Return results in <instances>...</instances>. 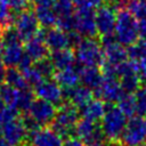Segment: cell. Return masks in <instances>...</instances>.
Masks as SVG:
<instances>
[{
    "label": "cell",
    "instance_id": "cell-12",
    "mask_svg": "<svg viewBox=\"0 0 146 146\" xmlns=\"http://www.w3.org/2000/svg\"><path fill=\"white\" fill-rule=\"evenodd\" d=\"M34 94L38 98L52 103L54 105H60L65 102L63 88L54 79H44L34 88Z\"/></svg>",
    "mask_w": 146,
    "mask_h": 146
},
{
    "label": "cell",
    "instance_id": "cell-3",
    "mask_svg": "<svg viewBox=\"0 0 146 146\" xmlns=\"http://www.w3.org/2000/svg\"><path fill=\"white\" fill-rule=\"evenodd\" d=\"M127 117L128 116L119 108V106L107 105L106 113L100 121L104 138H106L110 143L120 141L128 122Z\"/></svg>",
    "mask_w": 146,
    "mask_h": 146
},
{
    "label": "cell",
    "instance_id": "cell-23",
    "mask_svg": "<svg viewBox=\"0 0 146 146\" xmlns=\"http://www.w3.org/2000/svg\"><path fill=\"white\" fill-rule=\"evenodd\" d=\"M54 80L63 88V90L76 87L80 83V73L75 67H68L60 71H56L54 74Z\"/></svg>",
    "mask_w": 146,
    "mask_h": 146
},
{
    "label": "cell",
    "instance_id": "cell-5",
    "mask_svg": "<svg viewBox=\"0 0 146 146\" xmlns=\"http://www.w3.org/2000/svg\"><path fill=\"white\" fill-rule=\"evenodd\" d=\"M123 146H140L146 143V119L140 115L130 117L121 140Z\"/></svg>",
    "mask_w": 146,
    "mask_h": 146
},
{
    "label": "cell",
    "instance_id": "cell-25",
    "mask_svg": "<svg viewBox=\"0 0 146 146\" xmlns=\"http://www.w3.org/2000/svg\"><path fill=\"white\" fill-rule=\"evenodd\" d=\"M115 8L116 10L127 9L137 21L146 18V0H121Z\"/></svg>",
    "mask_w": 146,
    "mask_h": 146
},
{
    "label": "cell",
    "instance_id": "cell-21",
    "mask_svg": "<svg viewBox=\"0 0 146 146\" xmlns=\"http://www.w3.org/2000/svg\"><path fill=\"white\" fill-rule=\"evenodd\" d=\"M80 73V82L87 88L91 89L94 92L99 88L104 74L100 67H81L79 70Z\"/></svg>",
    "mask_w": 146,
    "mask_h": 146
},
{
    "label": "cell",
    "instance_id": "cell-19",
    "mask_svg": "<svg viewBox=\"0 0 146 146\" xmlns=\"http://www.w3.org/2000/svg\"><path fill=\"white\" fill-rule=\"evenodd\" d=\"M49 59L51 60L56 71L72 67L76 60L75 52L72 48H65V49L51 51L49 55Z\"/></svg>",
    "mask_w": 146,
    "mask_h": 146
},
{
    "label": "cell",
    "instance_id": "cell-7",
    "mask_svg": "<svg viewBox=\"0 0 146 146\" xmlns=\"http://www.w3.org/2000/svg\"><path fill=\"white\" fill-rule=\"evenodd\" d=\"M95 14L94 10L76 9L73 17V31L84 38H94L98 35Z\"/></svg>",
    "mask_w": 146,
    "mask_h": 146
},
{
    "label": "cell",
    "instance_id": "cell-27",
    "mask_svg": "<svg viewBox=\"0 0 146 146\" xmlns=\"http://www.w3.org/2000/svg\"><path fill=\"white\" fill-rule=\"evenodd\" d=\"M19 91L18 89L5 83L0 87V96L2 97L6 106L15 108L18 111L17 106H18V99H19Z\"/></svg>",
    "mask_w": 146,
    "mask_h": 146
},
{
    "label": "cell",
    "instance_id": "cell-33",
    "mask_svg": "<svg viewBox=\"0 0 146 146\" xmlns=\"http://www.w3.org/2000/svg\"><path fill=\"white\" fill-rule=\"evenodd\" d=\"M3 2L15 16L27 10L30 7V0H3Z\"/></svg>",
    "mask_w": 146,
    "mask_h": 146
},
{
    "label": "cell",
    "instance_id": "cell-8",
    "mask_svg": "<svg viewBox=\"0 0 146 146\" xmlns=\"http://www.w3.org/2000/svg\"><path fill=\"white\" fill-rule=\"evenodd\" d=\"M100 43H102L104 56H105L104 63L115 66L129 59L127 49H124V47L116 40L114 34L100 38Z\"/></svg>",
    "mask_w": 146,
    "mask_h": 146
},
{
    "label": "cell",
    "instance_id": "cell-13",
    "mask_svg": "<svg viewBox=\"0 0 146 146\" xmlns=\"http://www.w3.org/2000/svg\"><path fill=\"white\" fill-rule=\"evenodd\" d=\"M75 135L86 145L102 141V139L104 138L100 122H95L84 117L79 120L75 127Z\"/></svg>",
    "mask_w": 146,
    "mask_h": 146
},
{
    "label": "cell",
    "instance_id": "cell-24",
    "mask_svg": "<svg viewBox=\"0 0 146 146\" xmlns=\"http://www.w3.org/2000/svg\"><path fill=\"white\" fill-rule=\"evenodd\" d=\"M34 14L42 27L50 29V27L57 26L58 16L55 10V7L34 6Z\"/></svg>",
    "mask_w": 146,
    "mask_h": 146
},
{
    "label": "cell",
    "instance_id": "cell-39",
    "mask_svg": "<svg viewBox=\"0 0 146 146\" xmlns=\"http://www.w3.org/2000/svg\"><path fill=\"white\" fill-rule=\"evenodd\" d=\"M6 71H7L6 64L3 63V60L0 57V87L2 84H5V82H6Z\"/></svg>",
    "mask_w": 146,
    "mask_h": 146
},
{
    "label": "cell",
    "instance_id": "cell-18",
    "mask_svg": "<svg viewBox=\"0 0 146 146\" xmlns=\"http://www.w3.org/2000/svg\"><path fill=\"white\" fill-rule=\"evenodd\" d=\"M94 97V91L89 88H87L86 86H76L74 88L71 89H66L64 90V98L70 102L72 105H74L75 107L79 108V111L86 106Z\"/></svg>",
    "mask_w": 146,
    "mask_h": 146
},
{
    "label": "cell",
    "instance_id": "cell-38",
    "mask_svg": "<svg viewBox=\"0 0 146 146\" xmlns=\"http://www.w3.org/2000/svg\"><path fill=\"white\" fill-rule=\"evenodd\" d=\"M138 34L139 39L146 40V18L138 21Z\"/></svg>",
    "mask_w": 146,
    "mask_h": 146
},
{
    "label": "cell",
    "instance_id": "cell-35",
    "mask_svg": "<svg viewBox=\"0 0 146 146\" xmlns=\"http://www.w3.org/2000/svg\"><path fill=\"white\" fill-rule=\"evenodd\" d=\"M135 99H136L137 114L140 116H145L146 115V91L144 89H139L137 92H135Z\"/></svg>",
    "mask_w": 146,
    "mask_h": 146
},
{
    "label": "cell",
    "instance_id": "cell-40",
    "mask_svg": "<svg viewBox=\"0 0 146 146\" xmlns=\"http://www.w3.org/2000/svg\"><path fill=\"white\" fill-rule=\"evenodd\" d=\"M0 146H11L2 136H0Z\"/></svg>",
    "mask_w": 146,
    "mask_h": 146
},
{
    "label": "cell",
    "instance_id": "cell-30",
    "mask_svg": "<svg viewBox=\"0 0 146 146\" xmlns=\"http://www.w3.org/2000/svg\"><path fill=\"white\" fill-rule=\"evenodd\" d=\"M128 58L136 62H141L146 58V40L139 39L133 44L129 46L127 49Z\"/></svg>",
    "mask_w": 146,
    "mask_h": 146
},
{
    "label": "cell",
    "instance_id": "cell-15",
    "mask_svg": "<svg viewBox=\"0 0 146 146\" xmlns=\"http://www.w3.org/2000/svg\"><path fill=\"white\" fill-rule=\"evenodd\" d=\"M43 39L49 48L50 51L60 50L70 47V36L68 32L59 29L58 26H54L50 29H47L43 33Z\"/></svg>",
    "mask_w": 146,
    "mask_h": 146
},
{
    "label": "cell",
    "instance_id": "cell-31",
    "mask_svg": "<svg viewBox=\"0 0 146 146\" xmlns=\"http://www.w3.org/2000/svg\"><path fill=\"white\" fill-rule=\"evenodd\" d=\"M22 73H23V75H24V79H25L27 86H29L30 88H33V89H34L39 83H41V82L44 80V78L41 75V73H40L33 65H32L31 67H29V68L22 71Z\"/></svg>",
    "mask_w": 146,
    "mask_h": 146
},
{
    "label": "cell",
    "instance_id": "cell-46",
    "mask_svg": "<svg viewBox=\"0 0 146 146\" xmlns=\"http://www.w3.org/2000/svg\"><path fill=\"white\" fill-rule=\"evenodd\" d=\"M140 146H146V143H145V144H143V145H140Z\"/></svg>",
    "mask_w": 146,
    "mask_h": 146
},
{
    "label": "cell",
    "instance_id": "cell-36",
    "mask_svg": "<svg viewBox=\"0 0 146 146\" xmlns=\"http://www.w3.org/2000/svg\"><path fill=\"white\" fill-rule=\"evenodd\" d=\"M18 116H19V111L6 106L0 112V125L6 123V122H8V121H11V120H14V119H16Z\"/></svg>",
    "mask_w": 146,
    "mask_h": 146
},
{
    "label": "cell",
    "instance_id": "cell-41",
    "mask_svg": "<svg viewBox=\"0 0 146 146\" xmlns=\"http://www.w3.org/2000/svg\"><path fill=\"white\" fill-rule=\"evenodd\" d=\"M86 146H108V145H106V144H105V143H103V141H97V143L88 144V145H86Z\"/></svg>",
    "mask_w": 146,
    "mask_h": 146
},
{
    "label": "cell",
    "instance_id": "cell-4",
    "mask_svg": "<svg viewBox=\"0 0 146 146\" xmlns=\"http://www.w3.org/2000/svg\"><path fill=\"white\" fill-rule=\"evenodd\" d=\"M114 35L122 46H131L138 41V21L127 10L119 9L116 13V24Z\"/></svg>",
    "mask_w": 146,
    "mask_h": 146
},
{
    "label": "cell",
    "instance_id": "cell-14",
    "mask_svg": "<svg viewBox=\"0 0 146 146\" xmlns=\"http://www.w3.org/2000/svg\"><path fill=\"white\" fill-rule=\"evenodd\" d=\"M97 32L100 38L113 35L116 24V14L113 8L108 6H102L95 14Z\"/></svg>",
    "mask_w": 146,
    "mask_h": 146
},
{
    "label": "cell",
    "instance_id": "cell-20",
    "mask_svg": "<svg viewBox=\"0 0 146 146\" xmlns=\"http://www.w3.org/2000/svg\"><path fill=\"white\" fill-rule=\"evenodd\" d=\"M106 110H107V104L104 100L99 98H94L86 106H83L80 110V112L82 117L95 122H100L106 113Z\"/></svg>",
    "mask_w": 146,
    "mask_h": 146
},
{
    "label": "cell",
    "instance_id": "cell-2",
    "mask_svg": "<svg viewBox=\"0 0 146 146\" xmlns=\"http://www.w3.org/2000/svg\"><path fill=\"white\" fill-rule=\"evenodd\" d=\"M76 62L82 67H102L105 62L100 41L94 38H84L74 49Z\"/></svg>",
    "mask_w": 146,
    "mask_h": 146
},
{
    "label": "cell",
    "instance_id": "cell-37",
    "mask_svg": "<svg viewBox=\"0 0 146 146\" xmlns=\"http://www.w3.org/2000/svg\"><path fill=\"white\" fill-rule=\"evenodd\" d=\"M63 146H84V143L79 139L78 137H70V138H66L64 139L63 141Z\"/></svg>",
    "mask_w": 146,
    "mask_h": 146
},
{
    "label": "cell",
    "instance_id": "cell-44",
    "mask_svg": "<svg viewBox=\"0 0 146 146\" xmlns=\"http://www.w3.org/2000/svg\"><path fill=\"white\" fill-rule=\"evenodd\" d=\"M141 87H143V89L146 91V76L141 79Z\"/></svg>",
    "mask_w": 146,
    "mask_h": 146
},
{
    "label": "cell",
    "instance_id": "cell-34",
    "mask_svg": "<svg viewBox=\"0 0 146 146\" xmlns=\"http://www.w3.org/2000/svg\"><path fill=\"white\" fill-rule=\"evenodd\" d=\"M76 9H88L95 10L102 7L104 0H72Z\"/></svg>",
    "mask_w": 146,
    "mask_h": 146
},
{
    "label": "cell",
    "instance_id": "cell-9",
    "mask_svg": "<svg viewBox=\"0 0 146 146\" xmlns=\"http://www.w3.org/2000/svg\"><path fill=\"white\" fill-rule=\"evenodd\" d=\"M0 128H1V136L11 146L24 145L26 138L29 137V132L23 123L22 116H18L11 121L1 124Z\"/></svg>",
    "mask_w": 146,
    "mask_h": 146
},
{
    "label": "cell",
    "instance_id": "cell-32",
    "mask_svg": "<svg viewBox=\"0 0 146 146\" xmlns=\"http://www.w3.org/2000/svg\"><path fill=\"white\" fill-rule=\"evenodd\" d=\"M33 66L41 73V75L46 79H50L54 76L56 70L51 63V60L48 58H44V59H41V60H38V62H34L33 63Z\"/></svg>",
    "mask_w": 146,
    "mask_h": 146
},
{
    "label": "cell",
    "instance_id": "cell-28",
    "mask_svg": "<svg viewBox=\"0 0 146 146\" xmlns=\"http://www.w3.org/2000/svg\"><path fill=\"white\" fill-rule=\"evenodd\" d=\"M119 80L125 94H135L139 90V87L141 86V79L136 73L123 75Z\"/></svg>",
    "mask_w": 146,
    "mask_h": 146
},
{
    "label": "cell",
    "instance_id": "cell-17",
    "mask_svg": "<svg viewBox=\"0 0 146 146\" xmlns=\"http://www.w3.org/2000/svg\"><path fill=\"white\" fill-rule=\"evenodd\" d=\"M31 146H63L64 139L51 128L42 127L30 136Z\"/></svg>",
    "mask_w": 146,
    "mask_h": 146
},
{
    "label": "cell",
    "instance_id": "cell-42",
    "mask_svg": "<svg viewBox=\"0 0 146 146\" xmlns=\"http://www.w3.org/2000/svg\"><path fill=\"white\" fill-rule=\"evenodd\" d=\"M6 107V104H5V102H3V99H2V97L0 96V112L3 110Z\"/></svg>",
    "mask_w": 146,
    "mask_h": 146
},
{
    "label": "cell",
    "instance_id": "cell-11",
    "mask_svg": "<svg viewBox=\"0 0 146 146\" xmlns=\"http://www.w3.org/2000/svg\"><path fill=\"white\" fill-rule=\"evenodd\" d=\"M95 94L97 98L104 100L106 104H113L117 103L125 92L122 89V86L117 78L104 76L99 88L95 91Z\"/></svg>",
    "mask_w": 146,
    "mask_h": 146
},
{
    "label": "cell",
    "instance_id": "cell-16",
    "mask_svg": "<svg viewBox=\"0 0 146 146\" xmlns=\"http://www.w3.org/2000/svg\"><path fill=\"white\" fill-rule=\"evenodd\" d=\"M24 50L31 57V59L33 62H38V60L48 58L50 55V52H49L50 50H49V48H48V46L43 39L42 33H39L38 35L25 41Z\"/></svg>",
    "mask_w": 146,
    "mask_h": 146
},
{
    "label": "cell",
    "instance_id": "cell-10",
    "mask_svg": "<svg viewBox=\"0 0 146 146\" xmlns=\"http://www.w3.org/2000/svg\"><path fill=\"white\" fill-rule=\"evenodd\" d=\"M56 112H57L56 105H54L52 103L41 98H35L30 110L25 113H27L41 127H44L47 124H51L56 115Z\"/></svg>",
    "mask_w": 146,
    "mask_h": 146
},
{
    "label": "cell",
    "instance_id": "cell-47",
    "mask_svg": "<svg viewBox=\"0 0 146 146\" xmlns=\"http://www.w3.org/2000/svg\"><path fill=\"white\" fill-rule=\"evenodd\" d=\"M21 146H26V144H24V145H21Z\"/></svg>",
    "mask_w": 146,
    "mask_h": 146
},
{
    "label": "cell",
    "instance_id": "cell-22",
    "mask_svg": "<svg viewBox=\"0 0 146 146\" xmlns=\"http://www.w3.org/2000/svg\"><path fill=\"white\" fill-rule=\"evenodd\" d=\"M25 55L24 47L22 43H11L3 44V50L0 55L1 59L8 67H18L23 56Z\"/></svg>",
    "mask_w": 146,
    "mask_h": 146
},
{
    "label": "cell",
    "instance_id": "cell-1",
    "mask_svg": "<svg viewBox=\"0 0 146 146\" xmlns=\"http://www.w3.org/2000/svg\"><path fill=\"white\" fill-rule=\"evenodd\" d=\"M79 120V108L66 100L58 106L50 128L63 139H66L75 135V127Z\"/></svg>",
    "mask_w": 146,
    "mask_h": 146
},
{
    "label": "cell",
    "instance_id": "cell-26",
    "mask_svg": "<svg viewBox=\"0 0 146 146\" xmlns=\"http://www.w3.org/2000/svg\"><path fill=\"white\" fill-rule=\"evenodd\" d=\"M7 84L18 89V90H24V89H30L27 86L24 75L21 70L17 67H8L6 71V82Z\"/></svg>",
    "mask_w": 146,
    "mask_h": 146
},
{
    "label": "cell",
    "instance_id": "cell-45",
    "mask_svg": "<svg viewBox=\"0 0 146 146\" xmlns=\"http://www.w3.org/2000/svg\"><path fill=\"white\" fill-rule=\"evenodd\" d=\"M141 63H143V64H144V65H146V58H145V59H144V60H141Z\"/></svg>",
    "mask_w": 146,
    "mask_h": 146
},
{
    "label": "cell",
    "instance_id": "cell-6",
    "mask_svg": "<svg viewBox=\"0 0 146 146\" xmlns=\"http://www.w3.org/2000/svg\"><path fill=\"white\" fill-rule=\"evenodd\" d=\"M13 26L19 34L21 39L25 42L40 33L41 25L34 14V11L27 9L16 16Z\"/></svg>",
    "mask_w": 146,
    "mask_h": 146
},
{
    "label": "cell",
    "instance_id": "cell-43",
    "mask_svg": "<svg viewBox=\"0 0 146 146\" xmlns=\"http://www.w3.org/2000/svg\"><path fill=\"white\" fill-rule=\"evenodd\" d=\"M105 2H107V3H111V5H116V3H119L121 0H104Z\"/></svg>",
    "mask_w": 146,
    "mask_h": 146
},
{
    "label": "cell",
    "instance_id": "cell-29",
    "mask_svg": "<svg viewBox=\"0 0 146 146\" xmlns=\"http://www.w3.org/2000/svg\"><path fill=\"white\" fill-rule=\"evenodd\" d=\"M117 106L129 119L135 116V114L137 113L136 99H135V95L132 94H124L122 98L117 102Z\"/></svg>",
    "mask_w": 146,
    "mask_h": 146
}]
</instances>
